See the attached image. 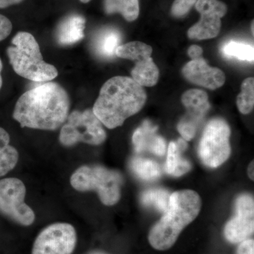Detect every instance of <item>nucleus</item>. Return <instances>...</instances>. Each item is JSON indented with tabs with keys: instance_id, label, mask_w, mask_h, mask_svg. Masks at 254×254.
Here are the masks:
<instances>
[{
	"instance_id": "1",
	"label": "nucleus",
	"mask_w": 254,
	"mask_h": 254,
	"mask_svg": "<svg viewBox=\"0 0 254 254\" xmlns=\"http://www.w3.org/2000/svg\"><path fill=\"white\" fill-rule=\"evenodd\" d=\"M67 92L55 82H47L25 92L16 102L13 118L21 127L54 131L69 114Z\"/></svg>"
},
{
	"instance_id": "2",
	"label": "nucleus",
	"mask_w": 254,
	"mask_h": 254,
	"mask_svg": "<svg viewBox=\"0 0 254 254\" xmlns=\"http://www.w3.org/2000/svg\"><path fill=\"white\" fill-rule=\"evenodd\" d=\"M146 99L144 88L133 78L115 76L102 86L92 110L105 127L113 129L138 113Z\"/></svg>"
},
{
	"instance_id": "3",
	"label": "nucleus",
	"mask_w": 254,
	"mask_h": 254,
	"mask_svg": "<svg viewBox=\"0 0 254 254\" xmlns=\"http://www.w3.org/2000/svg\"><path fill=\"white\" fill-rule=\"evenodd\" d=\"M201 200L191 190L175 191L170 195L168 210L150 230L148 241L157 250L171 248L182 230L198 216Z\"/></svg>"
},
{
	"instance_id": "4",
	"label": "nucleus",
	"mask_w": 254,
	"mask_h": 254,
	"mask_svg": "<svg viewBox=\"0 0 254 254\" xmlns=\"http://www.w3.org/2000/svg\"><path fill=\"white\" fill-rule=\"evenodd\" d=\"M6 50L9 63L18 76L35 82L50 81L58 75L53 65L43 60L39 44L28 32H18Z\"/></svg>"
},
{
	"instance_id": "5",
	"label": "nucleus",
	"mask_w": 254,
	"mask_h": 254,
	"mask_svg": "<svg viewBox=\"0 0 254 254\" xmlns=\"http://www.w3.org/2000/svg\"><path fill=\"white\" fill-rule=\"evenodd\" d=\"M123 177L118 172L100 165H83L70 179L73 188L78 191L95 190L102 203L108 206L118 203L121 197Z\"/></svg>"
},
{
	"instance_id": "6",
	"label": "nucleus",
	"mask_w": 254,
	"mask_h": 254,
	"mask_svg": "<svg viewBox=\"0 0 254 254\" xmlns=\"http://www.w3.org/2000/svg\"><path fill=\"white\" fill-rule=\"evenodd\" d=\"M103 124L93 110L73 111L68 114L60 133V141L64 146H72L78 143L98 145L106 139Z\"/></svg>"
},
{
	"instance_id": "7",
	"label": "nucleus",
	"mask_w": 254,
	"mask_h": 254,
	"mask_svg": "<svg viewBox=\"0 0 254 254\" xmlns=\"http://www.w3.org/2000/svg\"><path fill=\"white\" fill-rule=\"evenodd\" d=\"M230 128L222 119L210 120L200 138L198 153L203 163L216 168L225 163L230 155Z\"/></svg>"
},
{
	"instance_id": "8",
	"label": "nucleus",
	"mask_w": 254,
	"mask_h": 254,
	"mask_svg": "<svg viewBox=\"0 0 254 254\" xmlns=\"http://www.w3.org/2000/svg\"><path fill=\"white\" fill-rule=\"evenodd\" d=\"M151 47L139 41L120 45L115 51V56L134 62L131 78L141 86L151 87L158 83L160 71L151 58Z\"/></svg>"
},
{
	"instance_id": "9",
	"label": "nucleus",
	"mask_w": 254,
	"mask_h": 254,
	"mask_svg": "<svg viewBox=\"0 0 254 254\" xmlns=\"http://www.w3.org/2000/svg\"><path fill=\"white\" fill-rule=\"evenodd\" d=\"M26 191L24 184L18 179L0 180V212L23 226H29L36 217L25 203Z\"/></svg>"
},
{
	"instance_id": "10",
	"label": "nucleus",
	"mask_w": 254,
	"mask_h": 254,
	"mask_svg": "<svg viewBox=\"0 0 254 254\" xmlns=\"http://www.w3.org/2000/svg\"><path fill=\"white\" fill-rule=\"evenodd\" d=\"M76 232L68 223L53 224L38 235L32 254H71L76 247Z\"/></svg>"
},
{
	"instance_id": "11",
	"label": "nucleus",
	"mask_w": 254,
	"mask_h": 254,
	"mask_svg": "<svg viewBox=\"0 0 254 254\" xmlns=\"http://www.w3.org/2000/svg\"><path fill=\"white\" fill-rule=\"evenodd\" d=\"M195 7L200 18L189 29V38L202 41L218 36L221 29V18L227 12V5L219 0H198Z\"/></svg>"
},
{
	"instance_id": "12",
	"label": "nucleus",
	"mask_w": 254,
	"mask_h": 254,
	"mask_svg": "<svg viewBox=\"0 0 254 254\" xmlns=\"http://www.w3.org/2000/svg\"><path fill=\"white\" fill-rule=\"evenodd\" d=\"M236 215L225 225L224 235L229 242L241 243L254 233V202L251 195H241L235 203Z\"/></svg>"
},
{
	"instance_id": "13",
	"label": "nucleus",
	"mask_w": 254,
	"mask_h": 254,
	"mask_svg": "<svg viewBox=\"0 0 254 254\" xmlns=\"http://www.w3.org/2000/svg\"><path fill=\"white\" fill-rule=\"evenodd\" d=\"M184 76L193 84L215 90L223 86L225 75L222 70L209 66L203 58L192 60L182 68Z\"/></svg>"
},
{
	"instance_id": "14",
	"label": "nucleus",
	"mask_w": 254,
	"mask_h": 254,
	"mask_svg": "<svg viewBox=\"0 0 254 254\" xmlns=\"http://www.w3.org/2000/svg\"><path fill=\"white\" fill-rule=\"evenodd\" d=\"M156 131L157 127L153 126L149 121H145L141 127L137 128L132 136V143L136 151H149L158 156L165 155L166 143Z\"/></svg>"
},
{
	"instance_id": "15",
	"label": "nucleus",
	"mask_w": 254,
	"mask_h": 254,
	"mask_svg": "<svg viewBox=\"0 0 254 254\" xmlns=\"http://www.w3.org/2000/svg\"><path fill=\"white\" fill-rule=\"evenodd\" d=\"M182 102L187 111L182 120L198 127L210 108L208 94L202 90H188L182 95Z\"/></svg>"
},
{
	"instance_id": "16",
	"label": "nucleus",
	"mask_w": 254,
	"mask_h": 254,
	"mask_svg": "<svg viewBox=\"0 0 254 254\" xmlns=\"http://www.w3.org/2000/svg\"><path fill=\"white\" fill-rule=\"evenodd\" d=\"M86 19L78 14H71L64 18L57 28L56 40L62 46H71L84 38Z\"/></svg>"
},
{
	"instance_id": "17",
	"label": "nucleus",
	"mask_w": 254,
	"mask_h": 254,
	"mask_svg": "<svg viewBox=\"0 0 254 254\" xmlns=\"http://www.w3.org/2000/svg\"><path fill=\"white\" fill-rule=\"evenodd\" d=\"M187 148V141L183 138H180L177 142H170L165 164V171L168 175L180 177L190 171V163L181 155L182 152Z\"/></svg>"
},
{
	"instance_id": "18",
	"label": "nucleus",
	"mask_w": 254,
	"mask_h": 254,
	"mask_svg": "<svg viewBox=\"0 0 254 254\" xmlns=\"http://www.w3.org/2000/svg\"><path fill=\"white\" fill-rule=\"evenodd\" d=\"M122 41L121 33L115 28L103 30L95 37L93 48L95 53L104 58L115 56V51L120 46Z\"/></svg>"
},
{
	"instance_id": "19",
	"label": "nucleus",
	"mask_w": 254,
	"mask_h": 254,
	"mask_svg": "<svg viewBox=\"0 0 254 254\" xmlns=\"http://www.w3.org/2000/svg\"><path fill=\"white\" fill-rule=\"evenodd\" d=\"M9 133L0 127V177L9 173L18 163L17 150L9 145Z\"/></svg>"
},
{
	"instance_id": "20",
	"label": "nucleus",
	"mask_w": 254,
	"mask_h": 254,
	"mask_svg": "<svg viewBox=\"0 0 254 254\" xmlns=\"http://www.w3.org/2000/svg\"><path fill=\"white\" fill-rule=\"evenodd\" d=\"M104 9L107 14L120 13L127 21H135L139 16L138 0H104Z\"/></svg>"
},
{
	"instance_id": "21",
	"label": "nucleus",
	"mask_w": 254,
	"mask_h": 254,
	"mask_svg": "<svg viewBox=\"0 0 254 254\" xmlns=\"http://www.w3.org/2000/svg\"><path fill=\"white\" fill-rule=\"evenodd\" d=\"M170 195L168 190L163 189H152L142 193L141 201L145 206L165 213L170 205Z\"/></svg>"
},
{
	"instance_id": "22",
	"label": "nucleus",
	"mask_w": 254,
	"mask_h": 254,
	"mask_svg": "<svg viewBox=\"0 0 254 254\" xmlns=\"http://www.w3.org/2000/svg\"><path fill=\"white\" fill-rule=\"evenodd\" d=\"M130 167L135 175L145 181H153L161 175L158 163L148 159L133 158L130 162Z\"/></svg>"
},
{
	"instance_id": "23",
	"label": "nucleus",
	"mask_w": 254,
	"mask_h": 254,
	"mask_svg": "<svg viewBox=\"0 0 254 254\" xmlns=\"http://www.w3.org/2000/svg\"><path fill=\"white\" fill-rule=\"evenodd\" d=\"M222 53L228 58H236L250 63L254 62V46L247 43L237 41L228 42L222 46Z\"/></svg>"
},
{
	"instance_id": "24",
	"label": "nucleus",
	"mask_w": 254,
	"mask_h": 254,
	"mask_svg": "<svg viewBox=\"0 0 254 254\" xmlns=\"http://www.w3.org/2000/svg\"><path fill=\"white\" fill-rule=\"evenodd\" d=\"M237 105L241 113L247 115L254 109V79L246 78L241 86V92L237 98Z\"/></svg>"
},
{
	"instance_id": "25",
	"label": "nucleus",
	"mask_w": 254,
	"mask_h": 254,
	"mask_svg": "<svg viewBox=\"0 0 254 254\" xmlns=\"http://www.w3.org/2000/svg\"><path fill=\"white\" fill-rule=\"evenodd\" d=\"M198 0H175L171 8V13L177 18L186 16Z\"/></svg>"
},
{
	"instance_id": "26",
	"label": "nucleus",
	"mask_w": 254,
	"mask_h": 254,
	"mask_svg": "<svg viewBox=\"0 0 254 254\" xmlns=\"http://www.w3.org/2000/svg\"><path fill=\"white\" fill-rule=\"evenodd\" d=\"M179 133L181 134L182 138L186 141H190L195 136L197 127L187 122L181 120L177 126Z\"/></svg>"
},
{
	"instance_id": "27",
	"label": "nucleus",
	"mask_w": 254,
	"mask_h": 254,
	"mask_svg": "<svg viewBox=\"0 0 254 254\" xmlns=\"http://www.w3.org/2000/svg\"><path fill=\"white\" fill-rule=\"evenodd\" d=\"M12 31V23L11 21L4 16L0 14V41H4Z\"/></svg>"
},
{
	"instance_id": "28",
	"label": "nucleus",
	"mask_w": 254,
	"mask_h": 254,
	"mask_svg": "<svg viewBox=\"0 0 254 254\" xmlns=\"http://www.w3.org/2000/svg\"><path fill=\"white\" fill-rule=\"evenodd\" d=\"M237 254H254L253 240H247L241 242L237 250Z\"/></svg>"
},
{
	"instance_id": "29",
	"label": "nucleus",
	"mask_w": 254,
	"mask_h": 254,
	"mask_svg": "<svg viewBox=\"0 0 254 254\" xmlns=\"http://www.w3.org/2000/svg\"><path fill=\"white\" fill-rule=\"evenodd\" d=\"M188 55L191 60L198 59V58H201L202 55H203V49L200 46L193 45L189 48Z\"/></svg>"
},
{
	"instance_id": "30",
	"label": "nucleus",
	"mask_w": 254,
	"mask_h": 254,
	"mask_svg": "<svg viewBox=\"0 0 254 254\" xmlns=\"http://www.w3.org/2000/svg\"><path fill=\"white\" fill-rule=\"evenodd\" d=\"M23 0H0V9L9 7L22 2Z\"/></svg>"
},
{
	"instance_id": "31",
	"label": "nucleus",
	"mask_w": 254,
	"mask_h": 254,
	"mask_svg": "<svg viewBox=\"0 0 254 254\" xmlns=\"http://www.w3.org/2000/svg\"><path fill=\"white\" fill-rule=\"evenodd\" d=\"M254 161H252V163H250V166H249L248 168V175L249 177H250V178L252 180H254Z\"/></svg>"
},
{
	"instance_id": "32",
	"label": "nucleus",
	"mask_w": 254,
	"mask_h": 254,
	"mask_svg": "<svg viewBox=\"0 0 254 254\" xmlns=\"http://www.w3.org/2000/svg\"><path fill=\"white\" fill-rule=\"evenodd\" d=\"M3 64L1 62V58H0V90H1V86H2V76H1V71H2Z\"/></svg>"
},
{
	"instance_id": "33",
	"label": "nucleus",
	"mask_w": 254,
	"mask_h": 254,
	"mask_svg": "<svg viewBox=\"0 0 254 254\" xmlns=\"http://www.w3.org/2000/svg\"><path fill=\"white\" fill-rule=\"evenodd\" d=\"M90 1H91V0H80V1H81L82 3H84V4L89 2Z\"/></svg>"
},
{
	"instance_id": "34",
	"label": "nucleus",
	"mask_w": 254,
	"mask_h": 254,
	"mask_svg": "<svg viewBox=\"0 0 254 254\" xmlns=\"http://www.w3.org/2000/svg\"><path fill=\"white\" fill-rule=\"evenodd\" d=\"M252 33H253V35H254V21L253 22H252Z\"/></svg>"
},
{
	"instance_id": "35",
	"label": "nucleus",
	"mask_w": 254,
	"mask_h": 254,
	"mask_svg": "<svg viewBox=\"0 0 254 254\" xmlns=\"http://www.w3.org/2000/svg\"><path fill=\"white\" fill-rule=\"evenodd\" d=\"M103 254V253H95V254Z\"/></svg>"
}]
</instances>
